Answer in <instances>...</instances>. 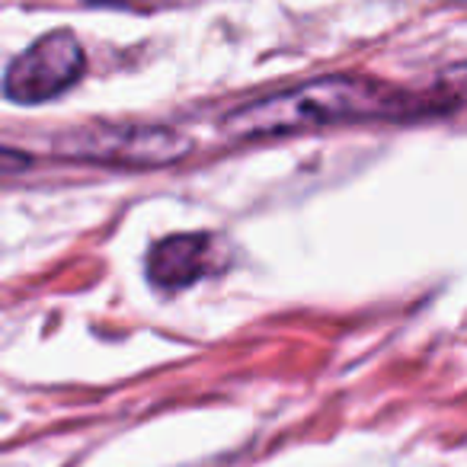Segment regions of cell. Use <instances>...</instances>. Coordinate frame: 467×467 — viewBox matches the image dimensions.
Masks as SVG:
<instances>
[{"label":"cell","instance_id":"6da1fadb","mask_svg":"<svg viewBox=\"0 0 467 467\" xmlns=\"http://www.w3.org/2000/svg\"><path fill=\"white\" fill-rule=\"evenodd\" d=\"M407 106H413V99L378 84V80L337 74V78L311 80V84L256 99V103L231 112L224 119V131L244 138V141L247 138H279L339 122H358V119L400 116Z\"/></svg>","mask_w":467,"mask_h":467},{"label":"cell","instance_id":"7a4b0ae2","mask_svg":"<svg viewBox=\"0 0 467 467\" xmlns=\"http://www.w3.org/2000/svg\"><path fill=\"white\" fill-rule=\"evenodd\" d=\"M58 148L74 161L144 170L167 167L189 154V138L170 129H148V125H103V129L71 131L61 138Z\"/></svg>","mask_w":467,"mask_h":467},{"label":"cell","instance_id":"3957f363","mask_svg":"<svg viewBox=\"0 0 467 467\" xmlns=\"http://www.w3.org/2000/svg\"><path fill=\"white\" fill-rule=\"evenodd\" d=\"M84 46L74 39V33L58 29L42 39H36L4 78V93L20 106H36L58 99L84 78Z\"/></svg>","mask_w":467,"mask_h":467},{"label":"cell","instance_id":"277c9868","mask_svg":"<svg viewBox=\"0 0 467 467\" xmlns=\"http://www.w3.org/2000/svg\"><path fill=\"white\" fill-rule=\"evenodd\" d=\"M214 273L212 234H173L150 247L148 279L161 288H186Z\"/></svg>","mask_w":467,"mask_h":467},{"label":"cell","instance_id":"5b68a950","mask_svg":"<svg viewBox=\"0 0 467 467\" xmlns=\"http://www.w3.org/2000/svg\"><path fill=\"white\" fill-rule=\"evenodd\" d=\"M29 157L26 154H20V150H14V148H0V173H14V170H23V167H29Z\"/></svg>","mask_w":467,"mask_h":467}]
</instances>
